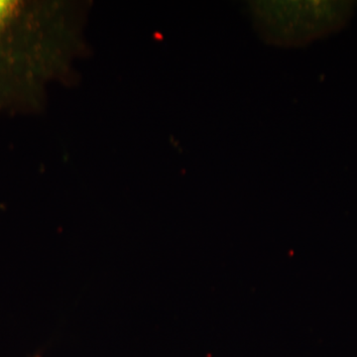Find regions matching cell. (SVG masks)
I'll use <instances>...</instances> for the list:
<instances>
[{
    "mask_svg": "<svg viewBox=\"0 0 357 357\" xmlns=\"http://www.w3.org/2000/svg\"><path fill=\"white\" fill-rule=\"evenodd\" d=\"M351 1H258L250 4L255 27L269 43L301 46L344 28Z\"/></svg>",
    "mask_w": 357,
    "mask_h": 357,
    "instance_id": "6da1fadb",
    "label": "cell"
},
{
    "mask_svg": "<svg viewBox=\"0 0 357 357\" xmlns=\"http://www.w3.org/2000/svg\"><path fill=\"white\" fill-rule=\"evenodd\" d=\"M34 10L25 2L0 0V109L31 93L35 57Z\"/></svg>",
    "mask_w": 357,
    "mask_h": 357,
    "instance_id": "7a4b0ae2",
    "label": "cell"
}]
</instances>
